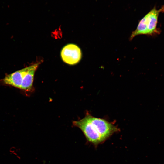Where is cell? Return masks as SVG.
<instances>
[{
	"label": "cell",
	"instance_id": "1",
	"mask_svg": "<svg viewBox=\"0 0 164 164\" xmlns=\"http://www.w3.org/2000/svg\"><path fill=\"white\" fill-rule=\"evenodd\" d=\"M73 124L82 131L88 142L96 147L118 130L112 123L88 113L83 119L73 121Z\"/></svg>",
	"mask_w": 164,
	"mask_h": 164
},
{
	"label": "cell",
	"instance_id": "2",
	"mask_svg": "<svg viewBox=\"0 0 164 164\" xmlns=\"http://www.w3.org/2000/svg\"><path fill=\"white\" fill-rule=\"evenodd\" d=\"M163 11L164 5L159 10L155 7L139 21L136 29L132 32L130 40L138 35H153L159 33L157 27L158 17L160 12Z\"/></svg>",
	"mask_w": 164,
	"mask_h": 164
},
{
	"label": "cell",
	"instance_id": "3",
	"mask_svg": "<svg viewBox=\"0 0 164 164\" xmlns=\"http://www.w3.org/2000/svg\"><path fill=\"white\" fill-rule=\"evenodd\" d=\"M62 60L70 65L77 63L80 60L82 53L80 48L77 45L69 44L63 47L61 52Z\"/></svg>",
	"mask_w": 164,
	"mask_h": 164
},
{
	"label": "cell",
	"instance_id": "4",
	"mask_svg": "<svg viewBox=\"0 0 164 164\" xmlns=\"http://www.w3.org/2000/svg\"><path fill=\"white\" fill-rule=\"evenodd\" d=\"M28 68V67L7 75L2 79V82L5 84L21 89L24 75Z\"/></svg>",
	"mask_w": 164,
	"mask_h": 164
},
{
	"label": "cell",
	"instance_id": "5",
	"mask_svg": "<svg viewBox=\"0 0 164 164\" xmlns=\"http://www.w3.org/2000/svg\"><path fill=\"white\" fill-rule=\"evenodd\" d=\"M39 64V63H37L28 67V69L23 78L21 89L26 91H30L33 89L34 74Z\"/></svg>",
	"mask_w": 164,
	"mask_h": 164
}]
</instances>
